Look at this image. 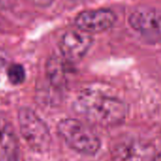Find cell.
Masks as SVG:
<instances>
[{"instance_id":"cell-2","label":"cell","mask_w":161,"mask_h":161,"mask_svg":"<svg viewBox=\"0 0 161 161\" xmlns=\"http://www.w3.org/2000/svg\"><path fill=\"white\" fill-rule=\"evenodd\" d=\"M58 134L73 150L84 155H95L101 146L96 133L77 119H63L58 125Z\"/></svg>"},{"instance_id":"cell-11","label":"cell","mask_w":161,"mask_h":161,"mask_svg":"<svg viewBox=\"0 0 161 161\" xmlns=\"http://www.w3.org/2000/svg\"><path fill=\"white\" fill-rule=\"evenodd\" d=\"M27 1L39 7H48L54 2V0H27Z\"/></svg>"},{"instance_id":"cell-8","label":"cell","mask_w":161,"mask_h":161,"mask_svg":"<svg viewBox=\"0 0 161 161\" xmlns=\"http://www.w3.org/2000/svg\"><path fill=\"white\" fill-rule=\"evenodd\" d=\"M0 161H19V145L11 125L0 119Z\"/></svg>"},{"instance_id":"cell-7","label":"cell","mask_w":161,"mask_h":161,"mask_svg":"<svg viewBox=\"0 0 161 161\" xmlns=\"http://www.w3.org/2000/svg\"><path fill=\"white\" fill-rule=\"evenodd\" d=\"M116 22L115 13L108 8L84 10L75 19V27L89 34L101 33L111 28Z\"/></svg>"},{"instance_id":"cell-5","label":"cell","mask_w":161,"mask_h":161,"mask_svg":"<svg viewBox=\"0 0 161 161\" xmlns=\"http://www.w3.org/2000/svg\"><path fill=\"white\" fill-rule=\"evenodd\" d=\"M93 42L92 36L78 28L66 31L59 42L62 58L70 63L81 60L89 52Z\"/></svg>"},{"instance_id":"cell-6","label":"cell","mask_w":161,"mask_h":161,"mask_svg":"<svg viewBox=\"0 0 161 161\" xmlns=\"http://www.w3.org/2000/svg\"><path fill=\"white\" fill-rule=\"evenodd\" d=\"M156 154L150 142L140 139H125L111 148L113 161H154Z\"/></svg>"},{"instance_id":"cell-3","label":"cell","mask_w":161,"mask_h":161,"mask_svg":"<svg viewBox=\"0 0 161 161\" xmlns=\"http://www.w3.org/2000/svg\"><path fill=\"white\" fill-rule=\"evenodd\" d=\"M18 122L21 134L27 145L37 153H45L51 145V135L46 124L30 108L19 109Z\"/></svg>"},{"instance_id":"cell-9","label":"cell","mask_w":161,"mask_h":161,"mask_svg":"<svg viewBox=\"0 0 161 161\" xmlns=\"http://www.w3.org/2000/svg\"><path fill=\"white\" fill-rule=\"evenodd\" d=\"M48 79L51 85L57 90L60 91L65 85V72L63 58L58 57H52L46 66Z\"/></svg>"},{"instance_id":"cell-4","label":"cell","mask_w":161,"mask_h":161,"mask_svg":"<svg viewBox=\"0 0 161 161\" xmlns=\"http://www.w3.org/2000/svg\"><path fill=\"white\" fill-rule=\"evenodd\" d=\"M130 26L151 42H161V10L151 7L136 8L128 17Z\"/></svg>"},{"instance_id":"cell-12","label":"cell","mask_w":161,"mask_h":161,"mask_svg":"<svg viewBox=\"0 0 161 161\" xmlns=\"http://www.w3.org/2000/svg\"><path fill=\"white\" fill-rule=\"evenodd\" d=\"M154 161H161V151H159L158 153L156 154L155 158H154Z\"/></svg>"},{"instance_id":"cell-1","label":"cell","mask_w":161,"mask_h":161,"mask_svg":"<svg viewBox=\"0 0 161 161\" xmlns=\"http://www.w3.org/2000/svg\"><path fill=\"white\" fill-rule=\"evenodd\" d=\"M74 109L87 121L103 126L120 125L126 116L124 101L94 87L86 88L77 94L74 101Z\"/></svg>"},{"instance_id":"cell-10","label":"cell","mask_w":161,"mask_h":161,"mask_svg":"<svg viewBox=\"0 0 161 161\" xmlns=\"http://www.w3.org/2000/svg\"><path fill=\"white\" fill-rule=\"evenodd\" d=\"M8 78L9 82L13 85H20L25 81V68L18 63L11 64L7 72Z\"/></svg>"}]
</instances>
